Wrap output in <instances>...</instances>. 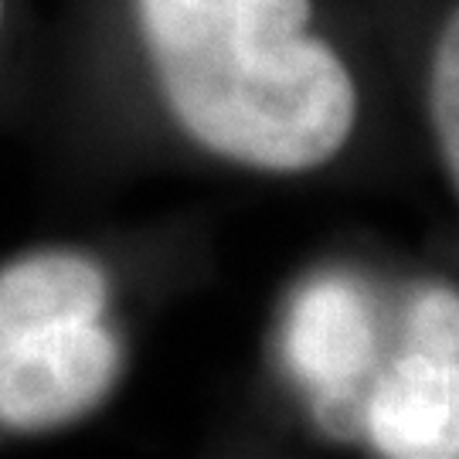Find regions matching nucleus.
Returning <instances> with one entry per match:
<instances>
[{"label":"nucleus","mask_w":459,"mask_h":459,"mask_svg":"<svg viewBox=\"0 0 459 459\" xmlns=\"http://www.w3.org/2000/svg\"><path fill=\"white\" fill-rule=\"evenodd\" d=\"M432 119L449 184L459 181V17L449 14L432 58Z\"/></svg>","instance_id":"6"},{"label":"nucleus","mask_w":459,"mask_h":459,"mask_svg":"<svg viewBox=\"0 0 459 459\" xmlns=\"http://www.w3.org/2000/svg\"><path fill=\"white\" fill-rule=\"evenodd\" d=\"M4 4H7V0H0V28H4Z\"/></svg>","instance_id":"8"},{"label":"nucleus","mask_w":459,"mask_h":459,"mask_svg":"<svg viewBox=\"0 0 459 459\" xmlns=\"http://www.w3.org/2000/svg\"><path fill=\"white\" fill-rule=\"evenodd\" d=\"M368 436L385 456L453 459L459 453L456 358L411 351L381 375L368 402Z\"/></svg>","instance_id":"3"},{"label":"nucleus","mask_w":459,"mask_h":459,"mask_svg":"<svg viewBox=\"0 0 459 459\" xmlns=\"http://www.w3.org/2000/svg\"><path fill=\"white\" fill-rule=\"evenodd\" d=\"M106 276L82 255H34L0 273V347L65 324L102 320Z\"/></svg>","instance_id":"4"},{"label":"nucleus","mask_w":459,"mask_h":459,"mask_svg":"<svg viewBox=\"0 0 459 459\" xmlns=\"http://www.w3.org/2000/svg\"><path fill=\"white\" fill-rule=\"evenodd\" d=\"M119 377V344L102 320L65 324L0 347V422L55 429L92 411Z\"/></svg>","instance_id":"2"},{"label":"nucleus","mask_w":459,"mask_h":459,"mask_svg":"<svg viewBox=\"0 0 459 459\" xmlns=\"http://www.w3.org/2000/svg\"><path fill=\"white\" fill-rule=\"evenodd\" d=\"M371 320L361 296L344 282H316L299 296L290 320V358L299 375L337 388L371 361Z\"/></svg>","instance_id":"5"},{"label":"nucleus","mask_w":459,"mask_h":459,"mask_svg":"<svg viewBox=\"0 0 459 459\" xmlns=\"http://www.w3.org/2000/svg\"><path fill=\"white\" fill-rule=\"evenodd\" d=\"M153 72L181 130L235 164H330L358 123V85L307 34L313 0H136Z\"/></svg>","instance_id":"1"},{"label":"nucleus","mask_w":459,"mask_h":459,"mask_svg":"<svg viewBox=\"0 0 459 459\" xmlns=\"http://www.w3.org/2000/svg\"><path fill=\"white\" fill-rule=\"evenodd\" d=\"M456 293L432 290L411 313L415 347L429 351V354L456 358Z\"/></svg>","instance_id":"7"}]
</instances>
